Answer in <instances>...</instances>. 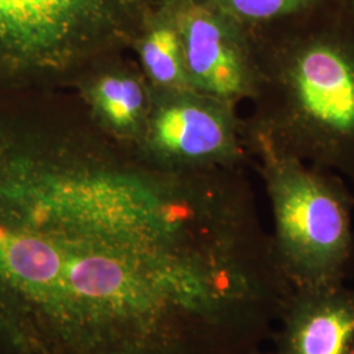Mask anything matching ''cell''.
<instances>
[{
    "label": "cell",
    "mask_w": 354,
    "mask_h": 354,
    "mask_svg": "<svg viewBox=\"0 0 354 354\" xmlns=\"http://www.w3.org/2000/svg\"><path fill=\"white\" fill-rule=\"evenodd\" d=\"M253 46V138L354 180V36L320 30Z\"/></svg>",
    "instance_id": "7a4b0ae2"
},
{
    "label": "cell",
    "mask_w": 354,
    "mask_h": 354,
    "mask_svg": "<svg viewBox=\"0 0 354 354\" xmlns=\"http://www.w3.org/2000/svg\"><path fill=\"white\" fill-rule=\"evenodd\" d=\"M143 64L152 79L165 86L190 87L176 26L152 29L142 45Z\"/></svg>",
    "instance_id": "ba28073f"
},
{
    "label": "cell",
    "mask_w": 354,
    "mask_h": 354,
    "mask_svg": "<svg viewBox=\"0 0 354 354\" xmlns=\"http://www.w3.org/2000/svg\"><path fill=\"white\" fill-rule=\"evenodd\" d=\"M93 99L104 117L117 127L133 125L143 108V89L127 76H108L93 88Z\"/></svg>",
    "instance_id": "9c48e42d"
},
{
    "label": "cell",
    "mask_w": 354,
    "mask_h": 354,
    "mask_svg": "<svg viewBox=\"0 0 354 354\" xmlns=\"http://www.w3.org/2000/svg\"><path fill=\"white\" fill-rule=\"evenodd\" d=\"M346 354H354V344L353 346H352V348H351V349L346 352Z\"/></svg>",
    "instance_id": "7c38bea8"
},
{
    "label": "cell",
    "mask_w": 354,
    "mask_h": 354,
    "mask_svg": "<svg viewBox=\"0 0 354 354\" xmlns=\"http://www.w3.org/2000/svg\"><path fill=\"white\" fill-rule=\"evenodd\" d=\"M272 206L273 251L292 289L342 283L353 254L352 198L337 175L252 138Z\"/></svg>",
    "instance_id": "3957f363"
},
{
    "label": "cell",
    "mask_w": 354,
    "mask_h": 354,
    "mask_svg": "<svg viewBox=\"0 0 354 354\" xmlns=\"http://www.w3.org/2000/svg\"><path fill=\"white\" fill-rule=\"evenodd\" d=\"M227 12L241 21L266 24L308 12L317 0H221Z\"/></svg>",
    "instance_id": "30bf717a"
},
{
    "label": "cell",
    "mask_w": 354,
    "mask_h": 354,
    "mask_svg": "<svg viewBox=\"0 0 354 354\" xmlns=\"http://www.w3.org/2000/svg\"><path fill=\"white\" fill-rule=\"evenodd\" d=\"M248 354H276L274 352L273 353H261V352H259V351H253V352H251V353Z\"/></svg>",
    "instance_id": "8fae6325"
},
{
    "label": "cell",
    "mask_w": 354,
    "mask_h": 354,
    "mask_svg": "<svg viewBox=\"0 0 354 354\" xmlns=\"http://www.w3.org/2000/svg\"><path fill=\"white\" fill-rule=\"evenodd\" d=\"M230 106L201 93L185 97L158 115L155 138L165 151L197 167L230 160L238 152Z\"/></svg>",
    "instance_id": "52a82bcc"
},
{
    "label": "cell",
    "mask_w": 354,
    "mask_h": 354,
    "mask_svg": "<svg viewBox=\"0 0 354 354\" xmlns=\"http://www.w3.org/2000/svg\"><path fill=\"white\" fill-rule=\"evenodd\" d=\"M290 291L236 187L95 143L38 169L0 226V354H248Z\"/></svg>",
    "instance_id": "6da1fadb"
},
{
    "label": "cell",
    "mask_w": 354,
    "mask_h": 354,
    "mask_svg": "<svg viewBox=\"0 0 354 354\" xmlns=\"http://www.w3.org/2000/svg\"><path fill=\"white\" fill-rule=\"evenodd\" d=\"M138 0H0V68L68 67L121 32Z\"/></svg>",
    "instance_id": "277c9868"
},
{
    "label": "cell",
    "mask_w": 354,
    "mask_h": 354,
    "mask_svg": "<svg viewBox=\"0 0 354 354\" xmlns=\"http://www.w3.org/2000/svg\"><path fill=\"white\" fill-rule=\"evenodd\" d=\"M276 354H346L354 344V290L342 283L292 289Z\"/></svg>",
    "instance_id": "8992f818"
},
{
    "label": "cell",
    "mask_w": 354,
    "mask_h": 354,
    "mask_svg": "<svg viewBox=\"0 0 354 354\" xmlns=\"http://www.w3.org/2000/svg\"><path fill=\"white\" fill-rule=\"evenodd\" d=\"M353 181H354V180H353Z\"/></svg>",
    "instance_id": "4fadbf2b"
},
{
    "label": "cell",
    "mask_w": 354,
    "mask_h": 354,
    "mask_svg": "<svg viewBox=\"0 0 354 354\" xmlns=\"http://www.w3.org/2000/svg\"><path fill=\"white\" fill-rule=\"evenodd\" d=\"M176 29L192 88L228 105L254 99L259 86L254 46L222 13L192 1L178 12Z\"/></svg>",
    "instance_id": "5b68a950"
}]
</instances>
